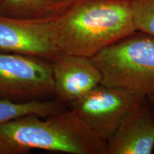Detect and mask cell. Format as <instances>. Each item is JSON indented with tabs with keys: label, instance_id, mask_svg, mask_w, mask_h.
<instances>
[{
	"label": "cell",
	"instance_id": "cell-1",
	"mask_svg": "<svg viewBox=\"0 0 154 154\" xmlns=\"http://www.w3.org/2000/svg\"><path fill=\"white\" fill-rule=\"evenodd\" d=\"M34 150L106 154V142L72 109L46 116L26 115L0 124V154H26Z\"/></svg>",
	"mask_w": 154,
	"mask_h": 154
},
{
	"label": "cell",
	"instance_id": "cell-2",
	"mask_svg": "<svg viewBox=\"0 0 154 154\" xmlns=\"http://www.w3.org/2000/svg\"><path fill=\"white\" fill-rule=\"evenodd\" d=\"M135 32L130 0H76L55 21L60 54L90 58Z\"/></svg>",
	"mask_w": 154,
	"mask_h": 154
},
{
	"label": "cell",
	"instance_id": "cell-3",
	"mask_svg": "<svg viewBox=\"0 0 154 154\" xmlns=\"http://www.w3.org/2000/svg\"><path fill=\"white\" fill-rule=\"evenodd\" d=\"M101 84L154 97V37L135 32L91 57Z\"/></svg>",
	"mask_w": 154,
	"mask_h": 154
},
{
	"label": "cell",
	"instance_id": "cell-4",
	"mask_svg": "<svg viewBox=\"0 0 154 154\" xmlns=\"http://www.w3.org/2000/svg\"><path fill=\"white\" fill-rule=\"evenodd\" d=\"M146 99L124 88L100 84L69 104L92 131L107 142L127 116Z\"/></svg>",
	"mask_w": 154,
	"mask_h": 154
},
{
	"label": "cell",
	"instance_id": "cell-5",
	"mask_svg": "<svg viewBox=\"0 0 154 154\" xmlns=\"http://www.w3.org/2000/svg\"><path fill=\"white\" fill-rule=\"evenodd\" d=\"M54 91L51 63L34 56L0 51V99L44 100Z\"/></svg>",
	"mask_w": 154,
	"mask_h": 154
},
{
	"label": "cell",
	"instance_id": "cell-6",
	"mask_svg": "<svg viewBox=\"0 0 154 154\" xmlns=\"http://www.w3.org/2000/svg\"><path fill=\"white\" fill-rule=\"evenodd\" d=\"M56 18L21 19L0 16V51L53 60L60 54L56 43Z\"/></svg>",
	"mask_w": 154,
	"mask_h": 154
},
{
	"label": "cell",
	"instance_id": "cell-7",
	"mask_svg": "<svg viewBox=\"0 0 154 154\" xmlns=\"http://www.w3.org/2000/svg\"><path fill=\"white\" fill-rule=\"evenodd\" d=\"M51 63L54 95L63 103L79 100L101 84V72L90 57L61 53Z\"/></svg>",
	"mask_w": 154,
	"mask_h": 154
},
{
	"label": "cell",
	"instance_id": "cell-8",
	"mask_svg": "<svg viewBox=\"0 0 154 154\" xmlns=\"http://www.w3.org/2000/svg\"><path fill=\"white\" fill-rule=\"evenodd\" d=\"M154 149V111L145 103L133 110L106 142V154H151Z\"/></svg>",
	"mask_w": 154,
	"mask_h": 154
},
{
	"label": "cell",
	"instance_id": "cell-9",
	"mask_svg": "<svg viewBox=\"0 0 154 154\" xmlns=\"http://www.w3.org/2000/svg\"><path fill=\"white\" fill-rule=\"evenodd\" d=\"M76 0H4L0 16L21 19L54 18L62 14Z\"/></svg>",
	"mask_w": 154,
	"mask_h": 154
},
{
	"label": "cell",
	"instance_id": "cell-10",
	"mask_svg": "<svg viewBox=\"0 0 154 154\" xmlns=\"http://www.w3.org/2000/svg\"><path fill=\"white\" fill-rule=\"evenodd\" d=\"M59 99H44L31 101H12L0 99V124L24 116H49L65 109Z\"/></svg>",
	"mask_w": 154,
	"mask_h": 154
},
{
	"label": "cell",
	"instance_id": "cell-11",
	"mask_svg": "<svg viewBox=\"0 0 154 154\" xmlns=\"http://www.w3.org/2000/svg\"><path fill=\"white\" fill-rule=\"evenodd\" d=\"M136 32L154 37V0H130Z\"/></svg>",
	"mask_w": 154,
	"mask_h": 154
},
{
	"label": "cell",
	"instance_id": "cell-12",
	"mask_svg": "<svg viewBox=\"0 0 154 154\" xmlns=\"http://www.w3.org/2000/svg\"><path fill=\"white\" fill-rule=\"evenodd\" d=\"M149 100H150V101H151V103H152V105H153V106L154 108V97L149 98Z\"/></svg>",
	"mask_w": 154,
	"mask_h": 154
},
{
	"label": "cell",
	"instance_id": "cell-13",
	"mask_svg": "<svg viewBox=\"0 0 154 154\" xmlns=\"http://www.w3.org/2000/svg\"><path fill=\"white\" fill-rule=\"evenodd\" d=\"M3 1H4V0H0V5H1V4L2 3Z\"/></svg>",
	"mask_w": 154,
	"mask_h": 154
}]
</instances>
